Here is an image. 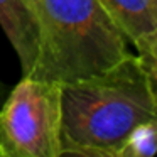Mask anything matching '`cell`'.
<instances>
[{"mask_svg": "<svg viewBox=\"0 0 157 157\" xmlns=\"http://www.w3.org/2000/svg\"><path fill=\"white\" fill-rule=\"evenodd\" d=\"M0 25L19 56L22 76H29L41 51V31L31 2L0 0Z\"/></svg>", "mask_w": 157, "mask_h": 157, "instance_id": "5", "label": "cell"}, {"mask_svg": "<svg viewBox=\"0 0 157 157\" xmlns=\"http://www.w3.org/2000/svg\"><path fill=\"white\" fill-rule=\"evenodd\" d=\"M157 149V120L137 125L128 135L120 157H154Z\"/></svg>", "mask_w": 157, "mask_h": 157, "instance_id": "6", "label": "cell"}, {"mask_svg": "<svg viewBox=\"0 0 157 157\" xmlns=\"http://www.w3.org/2000/svg\"><path fill=\"white\" fill-rule=\"evenodd\" d=\"M61 83L22 76L0 105V157H61Z\"/></svg>", "mask_w": 157, "mask_h": 157, "instance_id": "3", "label": "cell"}, {"mask_svg": "<svg viewBox=\"0 0 157 157\" xmlns=\"http://www.w3.org/2000/svg\"><path fill=\"white\" fill-rule=\"evenodd\" d=\"M61 155L120 157L137 125L157 120L155 73L130 52L106 71L61 83Z\"/></svg>", "mask_w": 157, "mask_h": 157, "instance_id": "1", "label": "cell"}, {"mask_svg": "<svg viewBox=\"0 0 157 157\" xmlns=\"http://www.w3.org/2000/svg\"><path fill=\"white\" fill-rule=\"evenodd\" d=\"M7 93H9L7 85H4V83L0 81V105L4 103V100H5V96H7Z\"/></svg>", "mask_w": 157, "mask_h": 157, "instance_id": "7", "label": "cell"}, {"mask_svg": "<svg viewBox=\"0 0 157 157\" xmlns=\"http://www.w3.org/2000/svg\"><path fill=\"white\" fill-rule=\"evenodd\" d=\"M41 51L29 76L56 83L90 78L123 59L128 41L100 0H29Z\"/></svg>", "mask_w": 157, "mask_h": 157, "instance_id": "2", "label": "cell"}, {"mask_svg": "<svg viewBox=\"0 0 157 157\" xmlns=\"http://www.w3.org/2000/svg\"><path fill=\"white\" fill-rule=\"evenodd\" d=\"M144 64L157 66V0H100Z\"/></svg>", "mask_w": 157, "mask_h": 157, "instance_id": "4", "label": "cell"}]
</instances>
